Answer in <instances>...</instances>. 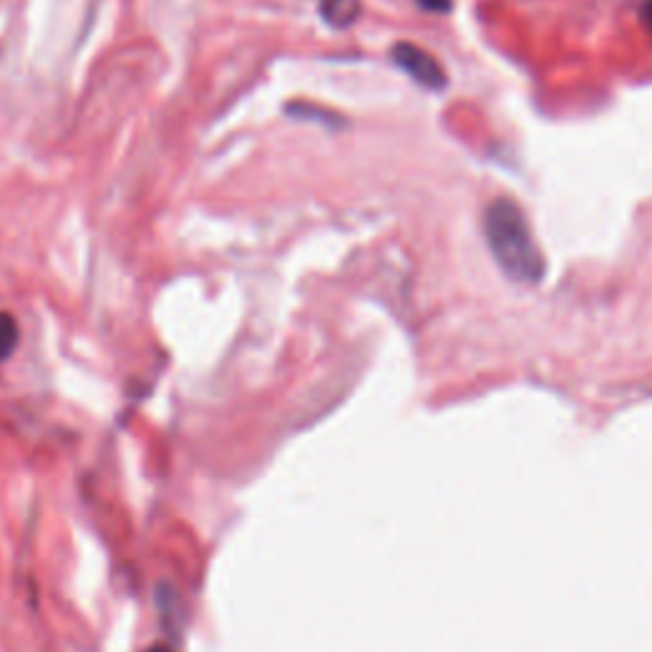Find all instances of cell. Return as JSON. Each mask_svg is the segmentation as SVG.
Here are the masks:
<instances>
[{"label": "cell", "mask_w": 652, "mask_h": 652, "mask_svg": "<svg viewBox=\"0 0 652 652\" xmlns=\"http://www.w3.org/2000/svg\"><path fill=\"white\" fill-rule=\"evenodd\" d=\"M484 235L495 261L509 278L535 283L543 275V255L535 245L530 224L513 199H495L484 212Z\"/></svg>", "instance_id": "6da1fadb"}, {"label": "cell", "mask_w": 652, "mask_h": 652, "mask_svg": "<svg viewBox=\"0 0 652 652\" xmlns=\"http://www.w3.org/2000/svg\"><path fill=\"white\" fill-rule=\"evenodd\" d=\"M390 56L396 66H400V70L423 90L439 92L446 87V72L441 70L437 56H431L425 49L411 44V41H398V44L390 49Z\"/></svg>", "instance_id": "7a4b0ae2"}, {"label": "cell", "mask_w": 652, "mask_h": 652, "mask_svg": "<svg viewBox=\"0 0 652 652\" xmlns=\"http://www.w3.org/2000/svg\"><path fill=\"white\" fill-rule=\"evenodd\" d=\"M316 6H319V15L326 27L339 31L355 27L362 15V0H316Z\"/></svg>", "instance_id": "3957f363"}, {"label": "cell", "mask_w": 652, "mask_h": 652, "mask_svg": "<svg viewBox=\"0 0 652 652\" xmlns=\"http://www.w3.org/2000/svg\"><path fill=\"white\" fill-rule=\"evenodd\" d=\"M286 113L291 115V118L319 123V125H326V128H341V125H345V118H341L339 113H334L324 105L304 103V99H291V103L286 105Z\"/></svg>", "instance_id": "277c9868"}, {"label": "cell", "mask_w": 652, "mask_h": 652, "mask_svg": "<svg viewBox=\"0 0 652 652\" xmlns=\"http://www.w3.org/2000/svg\"><path fill=\"white\" fill-rule=\"evenodd\" d=\"M19 345V324L11 314L0 312V362H6Z\"/></svg>", "instance_id": "5b68a950"}, {"label": "cell", "mask_w": 652, "mask_h": 652, "mask_svg": "<svg viewBox=\"0 0 652 652\" xmlns=\"http://www.w3.org/2000/svg\"><path fill=\"white\" fill-rule=\"evenodd\" d=\"M418 6L423 8V11H431V13H446L451 11V0H416Z\"/></svg>", "instance_id": "8992f818"}, {"label": "cell", "mask_w": 652, "mask_h": 652, "mask_svg": "<svg viewBox=\"0 0 652 652\" xmlns=\"http://www.w3.org/2000/svg\"><path fill=\"white\" fill-rule=\"evenodd\" d=\"M642 21H645V27L652 31V0H645V6H642Z\"/></svg>", "instance_id": "52a82bcc"}, {"label": "cell", "mask_w": 652, "mask_h": 652, "mask_svg": "<svg viewBox=\"0 0 652 652\" xmlns=\"http://www.w3.org/2000/svg\"><path fill=\"white\" fill-rule=\"evenodd\" d=\"M146 652H171V650L166 648V645H154V648H148Z\"/></svg>", "instance_id": "ba28073f"}]
</instances>
